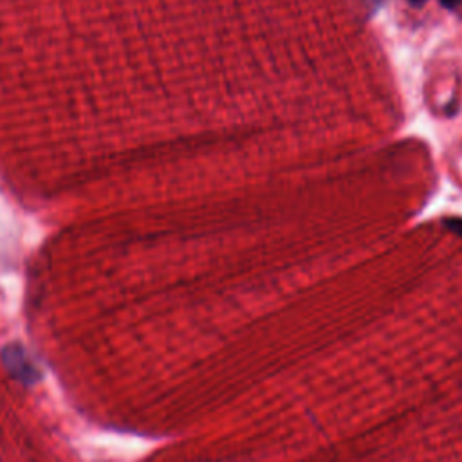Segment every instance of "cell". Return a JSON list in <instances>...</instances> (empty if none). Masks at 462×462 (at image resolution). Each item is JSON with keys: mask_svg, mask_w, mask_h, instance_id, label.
I'll list each match as a JSON object with an SVG mask.
<instances>
[{"mask_svg": "<svg viewBox=\"0 0 462 462\" xmlns=\"http://www.w3.org/2000/svg\"><path fill=\"white\" fill-rule=\"evenodd\" d=\"M440 4H442L446 9H457V7L462 4V0H440Z\"/></svg>", "mask_w": 462, "mask_h": 462, "instance_id": "7a4b0ae2", "label": "cell"}, {"mask_svg": "<svg viewBox=\"0 0 462 462\" xmlns=\"http://www.w3.org/2000/svg\"><path fill=\"white\" fill-rule=\"evenodd\" d=\"M413 7H420V5H424L428 0H408Z\"/></svg>", "mask_w": 462, "mask_h": 462, "instance_id": "3957f363", "label": "cell"}, {"mask_svg": "<svg viewBox=\"0 0 462 462\" xmlns=\"http://www.w3.org/2000/svg\"><path fill=\"white\" fill-rule=\"evenodd\" d=\"M444 226L453 231L455 235L462 236V217H451V218H446L444 220Z\"/></svg>", "mask_w": 462, "mask_h": 462, "instance_id": "6da1fadb", "label": "cell"}]
</instances>
